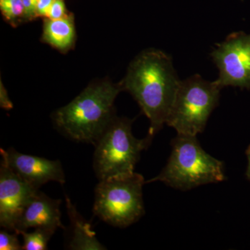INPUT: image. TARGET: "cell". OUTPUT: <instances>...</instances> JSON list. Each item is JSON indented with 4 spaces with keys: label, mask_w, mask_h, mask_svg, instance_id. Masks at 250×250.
Masks as SVG:
<instances>
[{
    "label": "cell",
    "mask_w": 250,
    "mask_h": 250,
    "mask_svg": "<svg viewBox=\"0 0 250 250\" xmlns=\"http://www.w3.org/2000/svg\"><path fill=\"white\" fill-rule=\"evenodd\" d=\"M0 9L4 17L14 25L20 19H23L24 6L22 0H0Z\"/></svg>",
    "instance_id": "14"
},
{
    "label": "cell",
    "mask_w": 250,
    "mask_h": 250,
    "mask_svg": "<svg viewBox=\"0 0 250 250\" xmlns=\"http://www.w3.org/2000/svg\"><path fill=\"white\" fill-rule=\"evenodd\" d=\"M11 231L3 229L0 231V250H21L22 245L18 240L17 232L11 233Z\"/></svg>",
    "instance_id": "15"
},
{
    "label": "cell",
    "mask_w": 250,
    "mask_h": 250,
    "mask_svg": "<svg viewBox=\"0 0 250 250\" xmlns=\"http://www.w3.org/2000/svg\"><path fill=\"white\" fill-rule=\"evenodd\" d=\"M65 202L71 227L69 248L74 250H106L99 242L96 233L92 229L91 225L81 215L68 197L65 198Z\"/></svg>",
    "instance_id": "11"
},
{
    "label": "cell",
    "mask_w": 250,
    "mask_h": 250,
    "mask_svg": "<svg viewBox=\"0 0 250 250\" xmlns=\"http://www.w3.org/2000/svg\"><path fill=\"white\" fill-rule=\"evenodd\" d=\"M0 106L1 108L6 110H10L13 108V104L10 100L7 91L5 89L1 82V85H0Z\"/></svg>",
    "instance_id": "19"
},
{
    "label": "cell",
    "mask_w": 250,
    "mask_h": 250,
    "mask_svg": "<svg viewBox=\"0 0 250 250\" xmlns=\"http://www.w3.org/2000/svg\"><path fill=\"white\" fill-rule=\"evenodd\" d=\"M121 90V83L108 81L88 85L71 103L54 113V123L69 139L95 146L116 117L114 102Z\"/></svg>",
    "instance_id": "2"
},
{
    "label": "cell",
    "mask_w": 250,
    "mask_h": 250,
    "mask_svg": "<svg viewBox=\"0 0 250 250\" xmlns=\"http://www.w3.org/2000/svg\"><path fill=\"white\" fill-rule=\"evenodd\" d=\"M247 155H248V170H247V176H248V178L249 179L250 181V146L248 147V150H247Z\"/></svg>",
    "instance_id": "20"
},
{
    "label": "cell",
    "mask_w": 250,
    "mask_h": 250,
    "mask_svg": "<svg viewBox=\"0 0 250 250\" xmlns=\"http://www.w3.org/2000/svg\"><path fill=\"white\" fill-rule=\"evenodd\" d=\"M54 1V0H39L36 7L37 17L47 18L49 10L53 4Z\"/></svg>",
    "instance_id": "18"
},
{
    "label": "cell",
    "mask_w": 250,
    "mask_h": 250,
    "mask_svg": "<svg viewBox=\"0 0 250 250\" xmlns=\"http://www.w3.org/2000/svg\"><path fill=\"white\" fill-rule=\"evenodd\" d=\"M61 200H54L37 190L31 197L18 218L15 232L27 231L30 228H48L57 229L65 227L62 223Z\"/></svg>",
    "instance_id": "10"
},
{
    "label": "cell",
    "mask_w": 250,
    "mask_h": 250,
    "mask_svg": "<svg viewBox=\"0 0 250 250\" xmlns=\"http://www.w3.org/2000/svg\"><path fill=\"white\" fill-rule=\"evenodd\" d=\"M172 147L167 165L146 184L161 182L174 188L188 190L225 180L223 163L206 152L197 136L177 134Z\"/></svg>",
    "instance_id": "3"
},
{
    "label": "cell",
    "mask_w": 250,
    "mask_h": 250,
    "mask_svg": "<svg viewBox=\"0 0 250 250\" xmlns=\"http://www.w3.org/2000/svg\"><path fill=\"white\" fill-rule=\"evenodd\" d=\"M221 89L215 81L208 82L199 75L181 80L166 124L177 134L197 136L218 104Z\"/></svg>",
    "instance_id": "6"
},
{
    "label": "cell",
    "mask_w": 250,
    "mask_h": 250,
    "mask_svg": "<svg viewBox=\"0 0 250 250\" xmlns=\"http://www.w3.org/2000/svg\"><path fill=\"white\" fill-rule=\"evenodd\" d=\"M66 7L63 0H54L47 14V18L58 20L67 16Z\"/></svg>",
    "instance_id": "16"
},
{
    "label": "cell",
    "mask_w": 250,
    "mask_h": 250,
    "mask_svg": "<svg viewBox=\"0 0 250 250\" xmlns=\"http://www.w3.org/2000/svg\"><path fill=\"white\" fill-rule=\"evenodd\" d=\"M39 190L3 162L0 165V226L15 232L18 218Z\"/></svg>",
    "instance_id": "8"
},
{
    "label": "cell",
    "mask_w": 250,
    "mask_h": 250,
    "mask_svg": "<svg viewBox=\"0 0 250 250\" xmlns=\"http://www.w3.org/2000/svg\"><path fill=\"white\" fill-rule=\"evenodd\" d=\"M144 177L137 172L99 181L95 190L94 214L116 228L137 222L145 213Z\"/></svg>",
    "instance_id": "5"
},
{
    "label": "cell",
    "mask_w": 250,
    "mask_h": 250,
    "mask_svg": "<svg viewBox=\"0 0 250 250\" xmlns=\"http://www.w3.org/2000/svg\"><path fill=\"white\" fill-rule=\"evenodd\" d=\"M39 0H22L24 6V21H30L37 17L36 7H37Z\"/></svg>",
    "instance_id": "17"
},
{
    "label": "cell",
    "mask_w": 250,
    "mask_h": 250,
    "mask_svg": "<svg viewBox=\"0 0 250 250\" xmlns=\"http://www.w3.org/2000/svg\"><path fill=\"white\" fill-rule=\"evenodd\" d=\"M54 229L37 228L31 232L23 231L19 232L23 238V250H46L49 240L55 233Z\"/></svg>",
    "instance_id": "13"
},
{
    "label": "cell",
    "mask_w": 250,
    "mask_h": 250,
    "mask_svg": "<svg viewBox=\"0 0 250 250\" xmlns=\"http://www.w3.org/2000/svg\"><path fill=\"white\" fill-rule=\"evenodd\" d=\"M219 70L220 88H250V34L234 33L218 44L210 54Z\"/></svg>",
    "instance_id": "7"
},
{
    "label": "cell",
    "mask_w": 250,
    "mask_h": 250,
    "mask_svg": "<svg viewBox=\"0 0 250 250\" xmlns=\"http://www.w3.org/2000/svg\"><path fill=\"white\" fill-rule=\"evenodd\" d=\"M180 81L170 56L149 49L133 61L121 83L150 121L148 136L152 139L166 124Z\"/></svg>",
    "instance_id": "1"
},
{
    "label": "cell",
    "mask_w": 250,
    "mask_h": 250,
    "mask_svg": "<svg viewBox=\"0 0 250 250\" xmlns=\"http://www.w3.org/2000/svg\"><path fill=\"white\" fill-rule=\"evenodd\" d=\"M0 154L3 162L36 188L39 189L49 182L65 183V173L60 161L22 154L14 148L7 150L1 148Z\"/></svg>",
    "instance_id": "9"
},
{
    "label": "cell",
    "mask_w": 250,
    "mask_h": 250,
    "mask_svg": "<svg viewBox=\"0 0 250 250\" xmlns=\"http://www.w3.org/2000/svg\"><path fill=\"white\" fill-rule=\"evenodd\" d=\"M74 18L68 14L58 20L47 18L44 23L42 40L61 51L68 50L75 42Z\"/></svg>",
    "instance_id": "12"
},
{
    "label": "cell",
    "mask_w": 250,
    "mask_h": 250,
    "mask_svg": "<svg viewBox=\"0 0 250 250\" xmlns=\"http://www.w3.org/2000/svg\"><path fill=\"white\" fill-rule=\"evenodd\" d=\"M131 125V120L115 117L95 144L93 169L99 181L134 173L141 152L152 139H136Z\"/></svg>",
    "instance_id": "4"
}]
</instances>
